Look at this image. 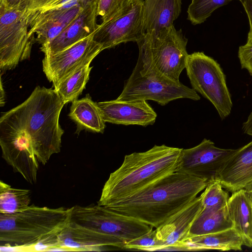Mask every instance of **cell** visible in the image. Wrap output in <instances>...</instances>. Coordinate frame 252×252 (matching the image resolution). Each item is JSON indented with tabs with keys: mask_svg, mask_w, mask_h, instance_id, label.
<instances>
[{
	"mask_svg": "<svg viewBox=\"0 0 252 252\" xmlns=\"http://www.w3.org/2000/svg\"><path fill=\"white\" fill-rule=\"evenodd\" d=\"M188 39L174 26L155 34H145L137 44L139 56L134 68L143 76L179 83L189 54Z\"/></svg>",
	"mask_w": 252,
	"mask_h": 252,
	"instance_id": "5b68a950",
	"label": "cell"
},
{
	"mask_svg": "<svg viewBox=\"0 0 252 252\" xmlns=\"http://www.w3.org/2000/svg\"><path fill=\"white\" fill-rule=\"evenodd\" d=\"M248 193L252 200V180L244 188Z\"/></svg>",
	"mask_w": 252,
	"mask_h": 252,
	"instance_id": "836d02e7",
	"label": "cell"
},
{
	"mask_svg": "<svg viewBox=\"0 0 252 252\" xmlns=\"http://www.w3.org/2000/svg\"><path fill=\"white\" fill-rule=\"evenodd\" d=\"M242 129L244 133L252 136V111L246 121L243 123Z\"/></svg>",
	"mask_w": 252,
	"mask_h": 252,
	"instance_id": "d6a6232c",
	"label": "cell"
},
{
	"mask_svg": "<svg viewBox=\"0 0 252 252\" xmlns=\"http://www.w3.org/2000/svg\"><path fill=\"white\" fill-rule=\"evenodd\" d=\"M98 1V0H28L26 11L27 15H31L77 6H87Z\"/></svg>",
	"mask_w": 252,
	"mask_h": 252,
	"instance_id": "d4e9b609",
	"label": "cell"
},
{
	"mask_svg": "<svg viewBox=\"0 0 252 252\" xmlns=\"http://www.w3.org/2000/svg\"><path fill=\"white\" fill-rule=\"evenodd\" d=\"M209 182L175 172L105 207L157 228L196 197Z\"/></svg>",
	"mask_w": 252,
	"mask_h": 252,
	"instance_id": "7a4b0ae2",
	"label": "cell"
},
{
	"mask_svg": "<svg viewBox=\"0 0 252 252\" xmlns=\"http://www.w3.org/2000/svg\"><path fill=\"white\" fill-rule=\"evenodd\" d=\"M223 189L232 193L243 189L252 180V141L224 162L217 177Z\"/></svg>",
	"mask_w": 252,
	"mask_h": 252,
	"instance_id": "e0dca14e",
	"label": "cell"
},
{
	"mask_svg": "<svg viewBox=\"0 0 252 252\" xmlns=\"http://www.w3.org/2000/svg\"><path fill=\"white\" fill-rule=\"evenodd\" d=\"M59 246L67 251H102L110 247L124 249L122 240L70 222L58 235Z\"/></svg>",
	"mask_w": 252,
	"mask_h": 252,
	"instance_id": "9a60e30c",
	"label": "cell"
},
{
	"mask_svg": "<svg viewBox=\"0 0 252 252\" xmlns=\"http://www.w3.org/2000/svg\"><path fill=\"white\" fill-rule=\"evenodd\" d=\"M28 0H0V4L10 9L25 10Z\"/></svg>",
	"mask_w": 252,
	"mask_h": 252,
	"instance_id": "1f68e13d",
	"label": "cell"
},
{
	"mask_svg": "<svg viewBox=\"0 0 252 252\" xmlns=\"http://www.w3.org/2000/svg\"><path fill=\"white\" fill-rule=\"evenodd\" d=\"M129 0H98L97 16H99L102 22L111 19L120 11Z\"/></svg>",
	"mask_w": 252,
	"mask_h": 252,
	"instance_id": "f1b7e54d",
	"label": "cell"
},
{
	"mask_svg": "<svg viewBox=\"0 0 252 252\" xmlns=\"http://www.w3.org/2000/svg\"><path fill=\"white\" fill-rule=\"evenodd\" d=\"M182 0H145L143 30L145 34H155L173 26L181 11Z\"/></svg>",
	"mask_w": 252,
	"mask_h": 252,
	"instance_id": "ac0fdd59",
	"label": "cell"
},
{
	"mask_svg": "<svg viewBox=\"0 0 252 252\" xmlns=\"http://www.w3.org/2000/svg\"><path fill=\"white\" fill-rule=\"evenodd\" d=\"M94 33L66 49L52 55H45L42 69L54 89L79 68L91 63L102 51L93 39Z\"/></svg>",
	"mask_w": 252,
	"mask_h": 252,
	"instance_id": "8fae6325",
	"label": "cell"
},
{
	"mask_svg": "<svg viewBox=\"0 0 252 252\" xmlns=\"http://www.w3.org/2000/svg\"><path fill=\"white\" fill-rule=\"evenodd\" d=\"M98 2L85 8L79 15L60 34L40 47L44 55L61 52L94 33L96 23Z\"/></svg>",
	"mask_w": 252,
	"mask_h": 252,
	"instance_id": "2e32d148",
	"label": "cell"
},
{
	"mask_svg": "<svg viewBox=\"0 0 252 252\" xmlns=\"http://www.w3.org/2000/svg\"><path fill=\"white\" fill-rule=\"evenodd\" d=\"M32 192L28 189L13 188L0 181V214H12L30 205Z\"/></svg>",
	"mask_w": 252,
	"mask_h": 252,
	"instance_id": "603a6c76",
	"label": "cell"
},
{
	"mask_svg": "<svg viewBox=\"0 0 252 252\" xmlns=\"http://www.w3.org/2000/svg\"><path fill=\"white\" fill-rule=\"evenodd\" d=\"M236 150L218 148L204 138L198 145L183 149L176 172L209 181L217 177L224 162Z\"/></svg>",
	"mask_w": 252,
	"mask_h": 252,
	"instance_id": "7c38bea8",
	"label": "cell"
},
{
	"mask_svg": "<svg viewBox=\"0 0 252 252\" xmlns=\"http://www.w3.org/2000/svg\"><path fill=\"white\" fill-rule=\"evenodd\" d=\"M159 247V243L157 237L156 230L153 228L147 233L126 243L124 249L158 251Z\"/></svg>",
	"mask_w": 252,
	"mask_h": 252,
	"instance_id": "83f0119b",
	"label": "cell"
},
{
	"mask_svg": "<svg viewBox=\"0 0 252 252\" xmlns=\"http://www.w3.org/2000/svg\"><path fill=\"white\" fill-rule=\"evenodd\" d=\"M183 246L187 251H225L241 250L245 243L242 236L233 227L222 231L188 237L184 241Z\"/></svg>",
	"mask_w": 252,
	"mask_h": 252,
	"instance_id": "d6986e66",
	"label": "cell"
},
{
	"mask_svg": "<svg viewBox=\"0 0 252 252\" xmlns=\"http://www.w3.org/2000/svg\"><path fill=\"white\" fill-rule=\"evenodd\" d=\"M185 68L192 89L212 103L222 120L228 116L232 102L220 64L203 52H197L189 54Z\"/></svg>",
	"mask_w": 252,
	"mask_h": 252,
	"instance_id": "8992f818",
	"label": "cell"
},
{
	"mask_svg": "<svg viewBox=\"0 0 252 252\" xmlns=\"http://www.w3.org/2000/svg\"><path fill=\"white\" fill-rule=\"evenodd\" d=\"M143 0H129L127 4L111 19L99 25L94 40L102 51L123 42H138L143 37Z\"/></svg>",
	"mask_w": 252,
	"mask_h": 252,
	"instance_id": "9c48e42d",
	"label": "cell"
},
{
	"mask_svg": "<svg viewBox=\"0 0 252 252\" xmlns=\"http://www.w3.org/2000/svg\"><path fill=\"white\" fill-rule=\"evenodd\" d=\"M26 9H10L0 4V68L12 69L30 57L33 39L29 36Z\"/></svg>",
	"mask_w": 252,
	"mask_h": 252,
	"instance_id": "ba28073f",
	"label": "cell"
},
{
	"mask_svg": "<svg viewBox=\"0 0 252 252\" xmlns=\"http://www.w3.org/2000/svg\"><path fill=\"white\" fill-rule=\"evenodd\" d=\"M241 2L247 13L250 23L247 42H252V0H242Z\"/></svg>",
	"mask_w": 252,
	"mask_h": 252,
	"instance_id": "4dcf8cb0",
	"label": "cell"
},
{
	"mask_svg": "<svg viewBox=\"0 0 252 252\" xmlns=\"http://www.w3.org/2000/svg\"><path fill=\"white\" fill-rule=\"evenodd\" d=\"M88 63L75 70L61 81L54 89L64 104L77 99L89 79L92 66Z\"/></svg>",
	"mask_w": 252,
	"mask_h": 252,
	"instance_id": "cb8c5ba5",
	"label": "cell"
},
{
	"mask_svg": "<svg viewBox=\"0 0 252 252\" xmlns=\"http://www.w3.org/2000/svg\"><path fill=\"white\" fill-rule=\"evenodd\" d=\"M64 105L54 89L37 86L26 100L1 116L0 144L19 145L46 164L61 151L64 131L59 117Z\"/></svg>",
	"mask_w": 252,
	"mask_h": 252,
	"instance_id": "6da1fadb",
	"label": "cell"
},
{
	"mask_svg": "<svg viewBox=\"0 0 252 252\" xmlns=\"http://www.w3.org/2000/svg\"><path fill=\"white\" fill-rule=\"evenodd\" d=\"M106 122L125 126L153 125L157 114L146 100L115 99L97 103Z\"/></svg>",
	"mask_w": 252,
	"mask_h": 252,
	"instance_id": "5bb4252c",
	"label": "cell"
},
{
	"mask_svg": "<svg viewBox=\"0 0 252 252\" xmlns=\"http://www.w3.org/2000/svg\"><path fill=\"white\" fill-rule=\"evenodd\" d=\"M238 55L241 68L247 69L252 75V42L240 46Z\"/></svg>",
	"mask_w": 252,
	"mask_h": 252,
	"instance_id": "f546056e",
	"label": "cell"
},
{
	"mask_svg": "<svg viewBox=\"0 0 252 252\" xmlns=\"http://www.w3.org/2000/svg\"><path fill=\"white\" fill-rule=\"evenodd\" d=\"M227 210L234 228L243 237L245 246L252 247V200L244 189L232 193Z\"/></svg>",
	"mask_w": 252,
	"mask_h": 252,
	"instance_id": "ffe728a7",
	"label": "cell"
},
{
	"mask_svg": "<svg viewBox=\"0 0 252 252\" xmlns=\"http://www.w3.org/2000/svg\"><path fill=\"white\" fill-rule=\"evenodd\" d=\"M233 226V223L228 214L227 205L222 208H202L187 237L222 231Z\"/></svg>",
	"mask_w": 252,
	"mask_h": 252,
	"instance_id": "7402d4cb",
	"label": "cell"
},
{
	"mask_svg": "<svg viewBox=\"0 0 252 252\" xmlns=\"http://www.w3.org/2000/svg\"><path fill=\"white\" fill-rule=\"evenodd\" d=\"M232 0H192L187 10L188 19L194 25L200 24L205 21L216 9Z\"/></svg>",
	"mask_w": 252,
	"mask_h": 252,
	"instance_id": "484cf974",
	"label": "cell"
},
{
	"mask_svg": "<svg viewBox=\"0 0 252 252\" xmlns=\"http://www.w3.org/2000/svg\"><path fill=\"white\" fill-rule=\"evenodd\" d=\"M179 98L198 100L200 97L195 90L181 82L143 76L133 70L117 99L127 101L151 100L163 106Z\"/></svg>",
	"mask_w": 252,
	"mask_h": 252,
	"instance_id": "30bf717a",
	"label": "cell"
},
{
	"mask_svg": "<svg viewBox=\"0 0 252 252\" xmlns=\"http://www.w3.org/2000/svg\"><path fill=\"white\" fill-rule=\"evenodd\" d=\"M222 189L217 177L210 180L200 194L202 209L222 208L227 206L229 196Z\"/></svg>",
	"mask_w": 252,
	"mask_h": 252,
	"instance_id": "4316f807",
	"label": "cell"
},
{
	"mask_svg": "<svg viewBox=\"0 0 252 252\" xmlns=\"http://www.w3.org/2000/svg\"><path fill=\"white\" fill-rule=\"evenodd\" d=\"M70 222L99 233L119 238L125 244L154 228L137 219L98 204L73 206Z\"/></svg>",
	"mask_w": 252,
	"mask_h": 252,
	"instance_id": "52a82bcc",
	"label": "cell"
},
{
	"mask_svg": "<svg viewBox=\"0 0 252 252\" xmlns=\"http://www.w3.org/2000/svg\"><path fill=\"white\" fill-rule=\"evenodd\" d=\"M68 116L77 126V132L86 129L103 133L105 127L101 111L89 94L72 102Z\"/></svg>",
	"mask_w": 252,
	"mask_h": 252,
	"instance_id": "44dd1931",
	"label": "cell"
},
{
	"mask_svg": "<svg viewBox=\"0 0 252 252\" xmlns=\"http://www.w3.org/2000/svg\"><path fill=\"white\" fill-rule=\"evenodd\" d=\"M72 207L51 208L33 204L12 214H0L1 246L30 251L42 240L59 234L70 222Z\"/></svg>",
	"mask_w": 252,
	"mask_h": 252,
	"instance_id": "277c9868",
	"label": "cell"
},
{
	"mask_svg": "<svg viewBox=\"0 0 252 252\" xmlns=\"http://www.w3.org/2000/svg\"><path fill=\"white\" fill-rule=\"evenodd\" d=\"M183 149L155 145L147 151L126 155L104 184L97 204L105 206L123 199L176 172Z\"/></svg>",
	"mask_w": 252,
	"mask_h": 252,
	"instance_id": "3957f363",
	"label": "cell"
},
{
	"mask_svg": "<svg viewBox=\"0 0 252 252\" xmlns=\"http://www.w3.org/2000/svg\"><path fill=\"white\" fill-rule=\"evenodd\" d=\"M202 210L200 195L156 228L159 251H187L183 246L190 229Z\"/></svg>",
	"mask_w": 252,
	"mask_h": 252,
	"instance_id": "4fadbf2b",
	"label": "cell"
}]
</instances>
